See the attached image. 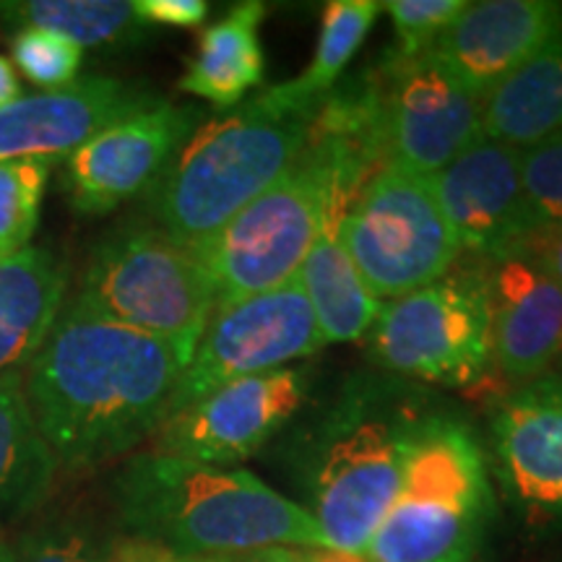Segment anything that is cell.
<instances>
[{
    "label": "cell",
    "instance_id": "6da1fadb",
    "mask_svg": "<svg viewBox=\"0 0 562 562\" xmlns=\"http://www.w3.org/2000/svg\"><path fill=\"white\" fill-rule=\"evenodd\" d=\"M186 362L170 344L70 300L24 372L42 438L66 472H89L151 440Z\"/></svg>",
    "mask_w": 562,
    "mask_h": 562
},
{
    "label": "cell",
    "instance_id": "7a4b0ae2",
    "mask_svg": "<svg viewBox=\"0 0 562 562\" xmlns=\"http://www.w3.org/2000/svg\"><path fill=\"white\" fill-rule=\"evenodd\" d=\"M125 537L191 562H227L266 550H331L297 501L237 467L133 453L110 480Z\"/></svg>",
    "mask_w": 562,
    "mask_h": 562
},
{
    "label": "cell",
    "instance_id": "3957f363",
    "mask_svg": "<svg viewBox=\"0 0 562 562\" xmlns=\"http://www.w3.org/2000/svg\"><path fill=\"white\" fill-rule=\"evenodd\" d=\"M419 393L378 375H357L323 414L297 459L302 508L331 550L362 554L402 484L419 419Z\"/></svg>",
    "mask_w": 562,
    "mask_h": 562
},
{
    "label": "cell",
    "instance_id": "277c9868",
    "mask_svg": "<svg viewBox=\"0 0 562 562\" xmlns=\"http://www.w3.org/2000/svg\"><path fill=\"white\" fill-rule=\"evenodd\" d=\"M318 108L292 104L269 89L201 123L146 193L154 227L186 248L209 240L300 159Z\"/></svg>",
    "mask_w": 562,
    "mask_h": 562
},
{
    "label": "cell",
    "instance_id": "5b68a950",
    "mask_svg": "<svg viewBox=\"0 0 562 562\" xmlns=\"http://www.w3.org/2000/svg\"><path fill=\"white\" fill-rule=\"evenodd\" d=\"M492 518L495 490L480 435L459 414L430 406L362 554L370 562H476Z\"/></svg>",
    "mask_w": 562,
    "mask_h": 562
},
{
    "label": "cell",
    "instance_id": "8992f818",
    "mask_svg": "<svg viewBox=\"0 0 562 562\" xmlns=\"http://www.w3.org/2000/svg\"><path fill=\"white\" fill-rule=\"evenodd\" d=\"M351 195L344 159L311 131L290 170L191 248L214 284L216 307L292 284L323 224L341 214Z\"/></svg>",
    "mask_w": 562,
    "mask_h": 562
},
{
    "label": "cell",
    "instance_id": "52a82bcc",
    "mask_svg": "<svg viewBox=\"0 0 562 562\" xmlns=\"http://www.w3.org/2000/svg\"><path fill=\"white\" fill-rule=\"evenodd\" d=\"M76 300L117 326L170 344L186 368L216 307L195 252L154 224H128L102 237Z\"/></svg>",
    "mask_w": 562,
    "mask_h": 562
},
{
    "label": "cell",
    "instance_id": "ba28073f",
    "mask_svg": "<svg viewBox=\"0 0 562 562\" xmlns=\"http://www.w3.org/2000/svg\"><path fill=\"white\" fill-rule=\"evenodd\" d=\"M336 235L381 300L404 297L442 279L461 252L432 178L396 165L381 167L351 195Z\"/></svg>",
    "mask_w": 562,
    "mask_h": 562
},
{
    "label": "cell",
    "instance_id": "9c48e42d",
    "mask_svg": "<svg viewBox=\"0 0 562 562\" xmlns=\"http://www.w3.org/2000/svg\"><path fill=\"white\" fill-rule=\"evenodd\" d=\"M381 370L440 385H474L495 368L487 269H451L385 302L368 334Z\"/></svg>",
    "mask_w": 562,
    "mask_h": 562
},
{
    "label": "cell",
    "instance_id": "30bf717a",
    "mask_svg": "<svg viewBox=\"0 0 562 562\" xmlns=\"http://www.w3.org/2000/svg\"><path fill=\"white\" fill-rule=\"evenodd\" d=\"M323 347L326 341L297 279L273 292L216 307L193 360L182 370L170 414L224 383L290 368Z\"/></svg>",
    "mask_w": 562,
    "mask_h": 562
},
{
    "label": "cell",
    "instance_id": "8fae6325",
    "mask_svg": "<svg viewBox=\"0 0 562 562\" xmlns=\"http://www.w3.org/2000/svg\"><path fill=\"white\" fill-rule=\"evenodd\" d=\"M385 165L432 178L482 138V97L430 58L385 55L372 74Z\"/></svg>",
    "mask_w": 562,
    "mask_h": 562
},
{
    "label": "cell",
    "instance_id": "7c38bea8",
    "mask_svg": "<svg viewBox=\"0 0 562 562\" xmlns=\"http://www.w3.org/2000/svg\"><path fill=\"white\" fill-rule=\"evenodd\" d=\"M307 391L311 372L302 368L224 383L161 422L151 451L209 467H237L297 414Z\"/></svg>",
    "mask_w": 562,
    "mask_h": 562
},
{
    "label": "cell",
    "instance_id": "4fadbf2b",
    "mask_svg": "<svg viewBox=\"0 0 562 562\" xmlns=\"http://www.w3.org/2000/svg\"><path fill=\"white\" fill-rule=\"evenodd\" d=\"M199 125V108L161 100L97 133L66 159L63 188L70 206L79 214H110L149 193Z\"/></svg>",
    "mask_w": 562,
    "mask_h": 562
},
{
    "label": "cell",
    "instance_id": "5bb4252c",
    "mask_svg": "<svg viewBox=\"0 0 562 562\" xmlns=\"http://www.w3.org/2000/svg\"><path fill=\"white\" fill-rule=\"evenodd\" d=\"M490 472L529 524H562V370L505 393L490 422Z\"/></svg>",
    "mask_w": 562,
    "mask_h": 562
},
{
    "label": "cell",
    "instance_id": "9a60e30c",
    "mask_svg": "<svg viewBox=\"0 0 562 562\" xmlns=\"http://www.w3.org/2000/svg\"><path fill=\"white\" fill-rule=\"evenodd\" d=\"M432 188L459 248L484 261L518 250L537 229L521 180V149L501 140L476 138L432 175Z\"/></svg>",
    "mask_w": 562,
    "mask_h": 562
},
{
    "label": "cell",
    "instance_id": "2e32d148",
    "mask_svg": "<svg viewBox=\"0 0 562 562\" xmlns=\"http://www.w3.org/2000/svg\"><path fill=\"white\" fill-rule=\"evenodd\" d=\"M159 102L151 89L108 76L19 97L0 110V161L68 159L97 133Z\"/></svg>",
    "mask_w": 562,
    "mask_h": 562
},
{
    "label": "cell",
    "instance_id": "e0dca14e",
    "mask_svg": "<svg viewBox=\"0 0 562 562\" xmlns=\"http://www.w3.org/2000/svg\"><path fill=\"white\" fill-rule=\"evenodd\" d=\"M562 34V3L552 0H480L467 3L435 42L430 58L476 97L524 66Z\"/></svg>",
    "mask_w": 562,
    "mask_h": 562
},
{
    "label": "cell",
    "instance_id": "ac0fdd59",
    "mask_svg": "<svg viewBox=\"0 0 562 562\" xmlns=\"http://www.w3.org/2000/svg\"><path fill=\"white\" fill-rule=\"evenodd\" d=\"M492 360L513 383H529L562 360V286L524 250L490 258Z\"/></svg>",
    "mask_w": 562,
    "mask_h": 562
},
{
    "label": "cell",
    "instance_id": "d6986e66",
    "mask_svg": "<svg viewBox=\"0 0 562 562\" xmlns=\"http://www.w3.org/2000/svg\"><path fill=\"white\" fill-rule=\"evenodd\" d=\"M68 263L30 245L0 261V378L24 372L63 311Z\"/></svg>",
    "mask_w": 562,
    "mask_h": 562
},
{
    "label": "cell",
    "instance_id": "ffe728a7",
    "mask_svg": "<svg viewBox=\"0 0 562 562\" xmlns=\"http://www.w3.org/2000/svg\"><path fill=\"white\" fill-rule=\"evenodd\" d=\"M482 133L513 149L562 136V34L547 42L482 104Z\"/></svg>",
    "mask_w": 562,
    "mask_h": 562
},
{
    "label": "cell",
    "instance_id": "44dd1931",
    "mask_svg": "<svg viewBox=\"0 0 562 562\" xmlns=\"http://www.w3.org/2000/svg\"><path fill=\"white\" fill-rule=\"evenodd\" d=\"M58 472V461L26 404L24 372L3 375L0 378V529L42 510Z\"/></svg>",
    "mask_w": 562,
    "mask_h": 562
},
{
    "label": "cell",
    "instance_id": "7402d4cb",
    "mask_svg": "<svg viewBox=\"0 0 562 562\" xmlns=\"http://www.w3.org/2000/svg\"><path fill=\"white\" fill-rule=\"evenodd\" d=\"M263 16L266 5L248 0L206 26L178 87L216 108H237L243 97L263 81Z\"/></svg>",
    "mask_w": 562,
    "mask_h": 562
},
{
    "label": "cell",
    "instance_id": "603a6c76",
    "mask_svg": "<svg viewBox=\"0 0 562 562\" xmlns=\"http://www.w3.org/2000/svg\"><path fill=\"white\" fill-rule=\"evenodd\" d=\"M339 214L323 224L305 263L297 273V284L305 292L318 331L326 344L360 341L370 334L381 313L383 300L370 290L368 281L351 263L349 252L336 235Z\"/></svg>",
    "mask_w": 562,
    "mask_h": 562
},
{
    "label": "cell",
    "instance_id": "cb8c5ba5",
    "mask_svg": "<svg viewBox=\"0 0 562 562\" xmlns=\"http://www.w3.org/2000/svg\"><path fill=\"white\" fill-rule=\"evenodd\" d=\"M0 24L11 32L50 30L81 47L117 45L146 30L125 0H3Z\"/></svg>",
    "mask_w": 562,
    "mask_h": 562
},
{
    "label": "cell",
    "instance_id": "d4e9b609",
    "mask_svg": "<svg viewBox=\"0 0 562 562\" xmlns=\"http://www.w3.org/2000/svg\"><path fill=\"white\" fill-rule=\"evenodd\" d=\"M383 5L375 0H334L323 9L321 16V37L315 55L297 79H290L279 87H271L281 100L302 104V108H315L326 100L336 79L360 50L364 37L375 24L378 13Z\"/></svg>",
    "mask_w": 562,
    "mask_h": 562
},
{
    "label": "cell",
    "instance_id": "484cf974",
    "mask_svg": "<svg viewBox=\"0 0 562 562\" xmlns=\"http://www.w3.org/2000/svg\"><path fill=\"white\" fill-rule=\"evenodd\" d=\"M50 161H0V261L30 248L50 180Z\"/></svg>",
    "mask_w": 562,
    "mask_h": 562
},
{
    "label": "cell",
    "instance_id": "4316f807",
    "mask_svg": "<svg viewBox=\"0 0 562 562\" xmlns=\"http://www.w3.org/2000/svg\"><path fill=\"white\" fill-rule=\"evenodd\" d=\"M108 539L79 513L40 516L13 547V562H104Z\"/></svg>",
    "mask_w": 562,
    "mask_h": 562
},
{
    "label": "cell",
    "instance_id": "83f0119b",
    "mask_svg": "<svg viewBox=\"0 0 562 562\" xmlns=\"http://www.w3.org/2000/svg\"><path fill=\"white\" fill-rule=\"evenodd\" d=\"M11 58L32 83L53 91L76 81L83 47L50 30H19L11 37Z\"/></svg>",
    "mask_w": 562,
    "mask_h": 562
},
{
    "label": "cell",
    "instance_id": "f1b7e54d",
    "mask_svg": "<svg viewBox=\"0 0 562 562\" xmlns=\"http://www.w3.org/2000/svg\"><path fill=\"white\" fill-rule=\"evenodd\" d=\"M393 21V58H417L432 50L440 34L467 9V0H391L383 3Z\"/></svg>",
    "mask_w": 562,
    "mask_h": 562
},
{
    "label": "cell",
    "instance_id": "f546056e",
    "mask_svg": "<svg viewBox=\"0 0 562 562\" xmlns=\"http://www.w3.org/2000/svg\"><path fill=\"white\" fill-rule=\"evenodd\" d=\"M521 180L537 227L562 224V136L521 149Z\"/></svg>",
    "mask_w": 562,
    "mask_h": 562
},
{
    "label": "cell",
    "instance_id": "4dcf8cb0",
    "mask_svg": "<svg viewBox=\"0 0 562 562\" xmlns=\"http://www.w3.org/2000/svg\"><path fill=\"white\" fill-rule=\"evenodd\" d=\"M133 11L146 26L159 24L193 30L209 16V3L206 0H136Z\"/></svg>",
    "mask_w": 562,
    "mask_h": 562
},
{
    "label": "cell",
    "instance_id": "1f68e13d",
    "mask_svg": "<svg viewBox=\"0 0 562 562\" xmlns=\"http://www.w3.org/2000/svg\"><path fill=\"white\" fill-rule=\"evenodd\" d=\"M518 250H524L547 277L562 286V224H542Z\"/></svg>",
    "mask_w": 562,
    "mask_h": 562
},
{
    "label": "cell",
    "instance_id": "d6a6232c",
    "mask_svg": "<svg viewBox=\"0 0 562 562\" xmlns=\"http://www.w3.org/2000/svg\"><path fill=\"white\" fill-rule=\"evenodd\" d=\"M104 562H191V560H180L175 558L172 552L161 550V547L123 537L110 544V552L108 558H104Z\"/></svg>",
    "mask_w": 562,
    "mask_h": 562
},
{
    "label": "cell",
    "instance_id": "836d02e7",
    "mask_svg": "<svg viewBox=\"0 0 562 562\" xmlns=\"http://www.w3.org/2000/svg\"><path fill=\"white\" fill-rule=\"evenodd\" d=\"M19 97H24V91H21L16 70H13L11 63L0 55V110L9 108V104L16 102Z\"/></svg>",
    "mask_w": 562,
    "mask_h": 562
},
{
    "label": "cell",
    "instance_id": "e575fe53",
    "mask_svg": "<svg viewBox=\"0 0 562 562\" xmlns=\"http://www.w3.org/2000/svg\"><path fill=\"white\" fill-rule=\"evenodd\" d=\"M227 562H305V550H266Z\"/></svg>",
    "mask_w": 562,
    "mask_h": 562
},
{
    "label": "cell",
    "instance_id": "d590c367",
    "mask_svg": "<svg viewBox=\"0 0 562 562\" xmlns=\"http://www.w3.org/2000/svg\"><path fill=\"white\" fill-rule=\"evenodd\" d=\"M305 562H370L364 554H351L339 550H305Z\"/></svg>",
    "mask_w": 562,
    "mask_h": 562
},
{
    "label": "cell",
    "instance_id": "8d00e7d4",
    "mask_svg": "<svg viewBox=\"0 0 562 562\" xmlns=\"http://www.w3.org/2000/svg\"><path fill=\"white\" fill-rule=\"evenodd\" d=\"M0 562H13V547L0 537Z\"/></svg>",
    "mask_w": 562,
    "mask_h": 562
}]
</instances>
